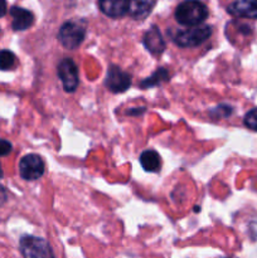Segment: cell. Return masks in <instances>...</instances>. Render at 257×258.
<instances>
[{
	"instance_id": "cell-16",
	"label": "cell",
	"mask_w": 257,
	"mask_h": 258,
	"mask_svg": "<svg viewBox=\"0 0 257 258\" xmlns=\"http://www.w3.org/2000/svg\"><path fill=\"white\" fill-rule=\"evenodd\" d=\"M244 125L251 130L257 131V108H253L244 116Z\"/></svg>"
},
{
	"instance_id": "cell-21",
	"label": "cell",
	"mask_w": 257,
	"mask_h": 258,
	"mask_svg": "<svg viewBox=\"0 0 257 258\" xmlns=\"http://www.w3.org/2000/svg\"><path fill=\"white\" fill-rule=\"evenodd\" d=\"M218 258H228V257H218Z\"/></svg>"
},
{
	"instance_id": "cell-1",
	"label": "cell",
	"mask_w": 257,
	"mask_h": 258,
	"mask_svg": "<svg viewBox=\"0 0 257 258\" xmlns=\"http://www.w3.org/2000/svg\"><path fill=\"white\" fill-rule=\"evenodd\" d=\"M208 17V9L199 0H185L178 5L175 19L179 24L186 27H197Z\"/></svg>"
},
{
	"instance_id": "cell-9",
	"label": "cell",
	"mask_w": 257,
	"mask_h": 258,
	"mask_svg": "<svg viewBox=\"0 0 257 258\" xmlns=\"http://www.w3.org/2000/svg\"><path fill=\"white\" fill-rule=\"evenodd\" d=\"M228 13L234 17L257 19V0H236L228 7Z\"/></svg>"
},
{
	"instance_id": "cell-17",
	"label": "cell",
	"mask_w": 257,
	"mask_h": 258,
	"mask_svg": "<svg viewBox=\"0 0 257 258\" xmlns=\"http://www.w3.org/2000/svg\"><path fill=\"white\" fill-rule=\"evenodd\" d=\"M12 144L8 140H4V139H0V158L2 156H7L12 153Z\"/></svg>"
},
{
	"instance_id": "cell-4",
	"label": "cell",
	"mask_w": 257,
	"mask_h": 258,
	"mask_svg": "<svg viewBox=\"0 0 257 258\" xmlns=\"http://www.w3.org/2000/svg\"><path fill=\"white\" fill-rule=\"evenodd\" d=\"M211 35L212 28L209 25H197V27H190L189 29L176 32L173 40L179 47L191 48L197 47V45H201Z\"/></svg>"
},
{
	"instance_id": "cell-11",
	"label": "cell",
	"mask_w": 257,
	"mask_h": 258,
	"mask_svg": "<svg viewBox=\"0 0 257 258\" xmlns=\"http://www.w3.org/2000/svg\"><path fill=\"white\" fill-rule=\"evenodd\" d=\"M10 15L13 18L12 27L17 32L28 29V28L32 27L33 22H34V15L29 10L23 9V8L19 7H13L10 9Z\"/></svg>"
},
{
	"instance_id": "cell-8",
	"label": "cell",
	"mask_w": 257,
	"mask_h": 258,
	"mask_svg": "<svg viewBox=\"0 0 257 258\" xmlns=\"http://www.w3.org/2000/svg\"><path fill=\"white\" fill-rule=\"evenodd\" d=\"M98 5L103 14L110 18H120L127 14L130 0H98Z\"/></svg>"
},
{
	"instance_id": "cell-18",
	"label": "cell",
	"mask_w": 257,
	"mask_h": 258,
	"mask_svg": "<svg viewBox=\"0 0 257 258\" xmlns=\"http://www.w3.org/2000/svg\"><path fill=\"white\" fill-rule=\"evenodd\" d=\"M216 112L218 113L219 117H227V116L231 115L232 112V108L229 107V106H226V105H221L218 106V107L216 108Z\"/></svg>"
},
{
	"instance_id": "cell-6",
	"label": "cell",
	"mask_w": 257,
	"mask_h": 258,
	"mask_svg": "<svg viewBox=\"0 0 257 258\" xmlns=\"http://www.w3.org/2000/svg\"><path fill=\"white\" fill-rule=\"evenodd\" d=\"M58 77L62 81L66 92H75L80 83V77H78V68L73 59L65 58L60 60L58 64Z\"/></svg>"
},
{
	"instance_id": "cell-13",
	"label": "cell",
	"mask_w": 257,
	"mask_h": 258,
	"mask_svg": "<svg viewBox=\"0 0 257 258\" xmlns=\"http://www.w3.org/2000/svg\"><path fill=\"white\" fill-rule=\"evenodd\" d=\"M140 164L144 170L149 173H156L161 166V160L155 150H145L140 155Z\"/></svg>"
},
{
	"instance_id": "cell-5",
	"label": "cell",
	"mask_w": 257,
	"mask_h": 258,
	"mask_svg": "<svg viewBox=\"0 0 257 258\" xmlns=\"http://www.w3.org/2000/svg\"><path fill=\"white\" fill-rule=\"evenodd\" d=\"M19 173L24 180H38L44 174V161L37 154H28L20 160Z\"/></svg>"
},
{
	"instance_id": "cell-2",
	"label": "cell",
	"mask_w": 257,
	"mask_h": 258,
	"mask_svg": "<svg viewBox=\"0 0 257 258\" xmlns=\"http://www.w3.org/2000/svg\"><path fill=\"white\" fill-rule=\"evenodd\" d=\"M19 247L24 258H55L50 244L40 237H22Z\"/></svg>"
},
{
	"instance_id": "cell-19",
	"label": "cell",
	"mask_w": 257,
	"mask_h": 258,
	"mask_svg": "<svg viewBox=\"0 0 257 258\" xmlns=\"http://www.w3.org/2000/svg\"><path fill=\"white\" fill-rule=\"evenodd\" d=\"M7 13V0H0V18L4 17Z\"/></svg>"
},
{
	"instance_id": "cell-12",
	"label": "cell",
	"mask_w": 257,
	"mask_h": 258,
	"mask_svg": "<svg viewBox=\"0 0 257 258\" xmlns=\"http://www.w3.org/2000/svg\"><path fill=\"white\" fill-rule=\"evenodd\" d=\"M155 0H131L128 14L136 20L145 19L153 10Z\"/></svg>"
},
{
	"instance_id": "cell-20",
	"label": "cell",
	"mask_w": 257,
	"mask_h": 258,
	"mask_svg": "<svg viewBox=\"0 0 257 258\" xmlns=\"http://www.w3.org/2000/svg\"><path fill=\"white\" fill-rule=\"evenodd\" d=\"M2 176H3V170H2V166H0V178H2ZM4 199H5V191H4V189L0 186V204L4 202Z\"/></svg>"
},
{
	"instance_id": "cell-10",
	"label": "cell",
	"mask_w": 257,
	"mask_h": 258,
	"mask_svg": "<svg viewBox=\"0 0 257 258\" xmlns=\"http://www.w3.org/2000/svg\"><path fill=\"white\" fill-rule=\"evenodd\" d=\"M143 42L146 49L150 53H153V54H160L165 49V42H164L163 35H161L160 30H159V28L156 25H153L145 33Z\"/></svg>"
},
{
	"instance_id": "cell-7",
	"label": "cell",
	"mask_w": 257,
	"mask_h": 258,
	"mask_svg": "<svg viewBox=\"0 0 257 258\" xmlns=\"http://www.w3.org/2000/svg\"><path fill=\"white\" fill-rule=\"evenodd\" d=\"M105 85L111 92H125L131 86V76L123 72L117 66H111L107 71Z\"/></svg>"
},
{
	"instance_id": "cell-14",
	"label": "cell",
	"mask_w": 257,
	"mask_h": 258,
	"mask_svg": "<svg viewBox=\"0 0 257 258\" xmlns=\"http://www.w3.org/2000/svg\"><path fill=\"white\" fill-rule=\"evenodd\" d=\"M169 78V73L168 71L164 70V68H159L158 71H156L155 73H154L153 76H150L149 78H146V80H144L143 82H141V87L143 88H148V87H154V86L159 85V83L164 82V81H166Z\"/></svg>"
},
{
	"instance_id": "cell-15",
	"label": "cell",
	"mask_w": 257,
	"mask_h": 258,
	"mask_svg": "<svg viewBox=\"0 0 257 258\" xmlns=\"http://www.w3.org/2000/svg\"><path fill=\"white\" fill-rule=\"evenodd\" d=\"M17 63V57L13 52L8 49L0 50V70L8 71L12 70Z\"/></svg>"
},
{
	"instance_id": "cell-3",
	"label": "cell",
	"mask_w": 257,
	"mask_h": 258,
	"mask_svg": "<svg viewBox=\"0 0 257 258\" xmlns=\"http://www.w3.org/2000/svg\"><path fill=\"white\" fill-rule=\"evenodd\" d=\"M86 37V27L78 20H70L60 27L58 39L67 49L75 50L82 44Z\"/></svg>"
}]
</instances>
